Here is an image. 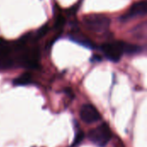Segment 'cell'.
Returning a JSON list of instances; mask_svg holds the SVG:
<instances>
[{
    "label": "cell",
    "instance_id": "obj_12",
    "mask_svg": "<svg viewBox=\"0 0 147 147\" xmlns=\"http://www.w3.org/2000/svg\"><path fill=\"white\" fill-rule=\"evenodd\" d=\"M65 18L62 16H58V18L56 19V21H55V28H61L63 25H64V23H65Z\"/></svg>",
    "mask_w": 147,
    "mask_h": 147
},
{
    "label": "cell",
    "instance_id": "obj_4",
    "mask_svg": "<svg viewBox=\"0 0 147 147\" xmlns=\"http://www.w3.org/2000/svg\"><path fill=\"white\" fill-rule=\"evenodd\" d=\"M79 115L81 120L87 124L96 123L102 119L99 111L91 104H84L80 109Z\"/></svg>",
    "mask_w": 147,
    "mask_h": 147
},
{
    "label": "cell",
    "instance_id": "obj_6",
    "mask_svg": "<svg viewBox=\"0 0 147 147\" xmlns=\"http://www.w3.org/2000/svg\"><path fill=\"white\" fill-rule=\"evenodd\" d=\"M32 82V75L29 72H25L20 75L18 78L13 80V84L15 86H25Z\"/></svg>",
    "mask_w": 147,
    "mask_h": 147
},
{
    "label": "cell",
    "instance_id": "obj_3",
    "mask_svg": "<svg viewBox=\"0 0 147 147\" xmlns=\"http://www.w3.org/2000/svg\"><path fill=\"white\" fill-rule=\"evenodd\" d=\"M101 50L106 58L112 62H118L124 53L122 49V41L103 44L101 46Z\"/></svg>",
    "mask_w": 147,
    "mask_h": 147
},
{
    "label": "cell",
    "instance_id": "obj_5",
    "mask_svg": "<svg viewBox=\"0 0 147 147\" xmlns=\"http://www.w3.org/2000/svg\"><path fill=\"white\" fill-rule=\"evenodd\" d=\"M147 11V2L146 0H142V1H139L136 2L135 3H134L130 9H128V11L121 17L123 20H127V19H131L136 16H144L146 15Z\"/></svg>",
    "mask_w": 147,
    "mask_h": 147
},
{
    "label": "cell",
    "instance_id": "obj_11",
    "mask_svg": "<svg viewBox=\"0 0 147 147\" xmlns=\"http://www.w3.org/2000/svg\"><path fill=\"white\" fill-rule=\"evenodd\" d=\"M84 132L83 131H81L79 128H78V130L76 132V135H75V139H74V142H73V144H72V146H77V145H78V144H80L81 143V141L84 140Z\"/></svg>",
    "mask_w": 147,
    "mask_h": 147
},
{
    "label": "cell",
    "instance_id": "obj_1",
    "mask_svg": "<svg viewBox=\"0 0 147 147\" xmlns=\"http://www.w3.org/2000/svg\"><path fill=\"white\" fill-rule=\"evenodd\" d=\"M88 138L96 146L105 147L112 138V133L109 125L107 123H102L90 130Z\"/></svg>",
    "mask_w": 147,
    "mask_h": 147
},
{
    "label": "cell",
    "instance_id": "obj_10",
    "mask_svg": "<svg viewBox=\"0 0 147 147\" xmlns=\"http://www.w3.org/2000/svg\"><path fill=\"white\" fill-rule=\"evenodd\" d=\"M48 30H49V26H48L47 24L43 25L42 27H40V28L37 30L35 38H36V39H40V38H42V37L48 32Z\"/></svg>",
    "mask_w": 147,
    "mask_h": 147
},
{
    "label": "cell",
    "instance_id": "obj_13",
    "mask_svg": "<svg viewBox=\"0 0 147 147\" xmlns=\"http://www.w3.org/2000/svg\"><path fill=\"white\" fill-rule=\"evenodd\" d=\"M95 59H96V60H101V58H100L99 56H95V58L91 59V61H94Z\"/></svg>",
    "mask_w": 147,
    "mask_h": 147
},
{
    "label": "cell",
    "instance_id": "obj_2",
    "mask_svg": "<svg viewBox=\"0 0 147 147\" xmlns=\"http://www.w3.org/2000/svg\"><path fill=\"white\" fill-rule=\"evenodd\" d=\"M84 23L89 30L95 33H102L109 28L110 20L108 16L102 14H91L84 17Z\"/></svg>",
    "mask_w": 147,
    "mask_h": 147
},
{
    "label": "cell",
    "instance_id": "obj_7",
    "mask_svg": "<svg viewBox=\"0 0 147 147\" xmlns=\"http://www.w3.org/2000/svg\"><path fill=\"white\" fill-rule=\"evenodd\" d=\"M71 40H72L73 42H76L81 46H84L85 47L90 48V49H93L95 47V45L90 39L84 37L82 35H73L71 37Z\"/></svg>",
    "mask_w": 147,
    "mask_h": 147
},
{
    "label": "cell",
    "instance_id": "obj_9",
    "mask_svg": "<svg viewBox=\"0 0 147 147\" xmlns=\"http://www.w3.org/2000/svg\"><path fill=\"white\" fill-rule=\"evenodd\" d=\"M13 65H14V61L9 57L7 56V57L0 58V69L2 70L9 69L10 67L13 66Z\"/></svg>",
    "mask_w": 147,
    "mask_h": 147
},
{
    "label": "cell",
    "instance_id": "obj_8",
    "mask_svg": "<svg viewBox=\"0 0 147 147\" xmlns=\"http://www.w3.org/2000/svg\"><path fill=\"white\" fill-rule=\"evenodd\" d=\"M122 49L123 53H127V54H136L141 52V47L135 45V44H130L126 43L122 41Z\"/></svg>",
    "mask_w": 147,
    "mask_h": 147
}]
</instances>
